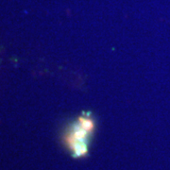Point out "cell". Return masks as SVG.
Masks as SVG:
<instances>
[{
	"mask_svg": "<svg viewBox=\"0 0 170 170\" xmlns=\"http://www.w3.org/2000/svg\"><path fill=\"white\" fill-rule=\"evenodd\" d=\"M94 128V122L91 115L79 116L68 128L63 139L73 156L81 157L86 154Z\"/></svg>",
	"mask_w": 170,
	"mask_h": 170,
	"instance_id": "6da1fadb",
	"label": "cell"
}]
</instances>
